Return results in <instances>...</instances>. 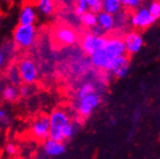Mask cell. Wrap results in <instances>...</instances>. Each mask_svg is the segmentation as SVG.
<instances>
[{"instance_id": "1", "label": "cell", "mask_w": 160, "mask_h": 159, "mask_svg": "<svg viewBox=\"0 0 160 159\" xmlns=\"http://www.w3.org/2000/svg\"><path fill=\"white\" fill-rule=\"evenodd\" d=\"M50 139L62 142L65 141L62 135L63 128L69 124V118L66 111L56 109L50 114Z\"/></svg>"}, {"instance_id": "2", "label": "cell", "mask_w": 160, "mask_h": 159, "mask_svg": "<svg viewBox=\"0 0 160 159\" xmlns=\"http://www.w3.org/2000/svg\"><path fill=\"white\" fill-rule=\"evenodd\" d=\"M105 53L108 59V65L106 67L107 71H111L112 66L115 60L126 55V47L124 44V40L119 37H110L108 38L107 44L105 46Z\"/></svg>"}, {"instance_id": "3", "label": "cell", "mask_w": 160, "mask_h": 159, "mask_svg": "<svg viewBox=\"0 0 160 159\" xmlns=\"http://www.w3.org/2000/svg\"><path fill=\"white\" fill-rule=\"evenodd\" d=\"M36 38V29L34 26L18 25L13 31V41L22 49H28L32 45Z\"/></svg>"}, {"instance_id": "4", "label": "cell", "mask_w": 160, "mask_h": 159, "mask_svg": "<svg viewBox=\"0 0 160 159\" xmlns=\"http://www.w3.org/2000/svg\"><path fill=\"white\" fill-rule=\"evenodd\" d=\"M30 132L32 137L39 142H46L50 139V119L49 116L42 115L36 118L31 124Z\"/></svg>"}, {"instance_id": "5", "label": "cell", "mask_w": 160, "mask_h": 159, "mask_svg": "<svg viewBox=\"0 0 160 159\" xmlns=\"http://www.w3.org/2000/svg\"><path fill=\"white\" fill-rule=\"evenodd\" d=\"M108 38L103 36H97L93 33H86L80 41V46H81L82 51L91 56L95 51L105 48L107 44Z\"/></svg>"}, {"instance_id": "6", "label": "cell", "mask_w": 160, "mask_h": 159, "mask_svg": "<svg viewBox=\"0 0 160 159\" xmlns=\"http://www.w3.org/2000/svg\"><path fill=\"white\" fill-rule=\"evenodd\" d=\"M17 66L19 67L22 81L23 83L27 85H31L36 81L38 76V71L33 61L25 58L21 60Z\"/></svg>"}, {"instance_id": "7", "label": "cell", "mask_w": 160, "mask_h": 159, "mask_svg": "<svg viewBox=\"0 0 160 159\" xmlns=\"http://www.w3.org/2000/svg\"><path fill=\"white\" fill-rule=\"evenodd\" d=\"M101 97L98 93H93L82 99H79L77 104L78 113L83 117H88L99 107Z\"/></svg>"}, {"instance_id": "8", "label": "cell", "mask_w": 160, "mask_h": 159, "mask_svg": "<svg viewBox=\"0 0 160 159\" xmlns=\"http://www.w3.org/2000/svg\"><path fill=\"white\" fill-rule=\"evenodd\" d=\"M155 22V19L153 16L150 14L148 8H141L136 11L132 18H131V23L138 28H147L150 27Z\"/></svg>"}, {"instance_id": "9", "label": "cell", "mask_w": 160, "mask_h": 159, "mask_svg": "<svg viewBox=\"0 0 160 159\" xmlns=\"http://www.w3.org/2000/svg\"><path fill=\"white\" fill-rule=\"evenodd\" d=\"M55 38L60 44L70 46L77 41V34L75 31L68 27H60L55 31Z\"/></svg>"}, {"instance_id": "10", "label": "cell", "mask_w": 160, "mask_h": 159, "mask_svg": "<svg viewBox=\"0 0 160 159\" xmlns=\"http://www.w3.org/2000/svg\"><path fill=\"white\" fill-rule=\"evenodd\" d=\"M123 40L126 47V52L130 55L138 53L143 45V39L142 35L139 32H136V31L127 33Z\"/></svg>"}, {"instance_id": "11", "label": "cell", "mask_w": 160, "mask_h": 159, "mask_svg": "<svg viewBox=\"0 0 160 159\" xmlns=\"http://www.w3.org/2000/svg\"><path fill=\"white\" fill-rule=\"evenodd\" d=\"M36 21V12L32 4L26 3L19 14V25L33 26Z\"/></svg>"}, {"instance_id": "12", "label": "cell", "mask_w": 160, "mask_h": 159, "mask_svg": "<svg viewBox=\"0 0 160 159\" xmlns=\"http://www.w3.org/2000/svg\"><path fill=\"white\" fill-rule=\"evenodd\" d=\"M43 150L46 155L50 157H57L66 152V147L63 142L49 139L43 142Z\"/></svg>"}, {"instance_id": "13", "label": "cell", "mask_w": 160, "mask_h": 159, "mask_svg": "<svg viewBox=\"0 0 160 159\" xmlns=\"http://www.w3.org/2000/svg\"><path fill=\"white\" fill-rule=\"evenodd\" d=\"M129 71V60L127 56H122L114 61L111 72L113 73L117 78H123L127 75Z\"/></svg>"}, {"instance_id": "14", "label": "cell", "mask_w": 160, "mask_h": 159, "mask_svg": "<svg viewBox=\"0 0 160 159\" xmlns=\"http://www.w3.org/2000/svg\"><path fill=\"white\" fill-rule=\"evenodd\" d=\"M90 62L95 67L100 69H106V67L108 65V59L103 48L95 51L90 56Z\"/></svg>"}, {"instance_id": "15", "label": "cell", "mask_w": 160, "mask_h": 159, "mask_svg": "<svg viewBox=\"0 0 160 159\" xmlns=\"http://www.w3.org/2000/svg\"><path fill=\"white\" fill-rule=\"evenodd\" d=\"M97 19H98V25L105 31H108L113 28L115 21L112 15H110L105 11H102L97 15Z\"/></svg>"}, {"instance_id": "16", "label": "cell", "mask_w": 160, "mask_h": 159, "mask_svg": "<svg viewBox=\"0 0 160 159\" xmlns=\"http://www.w3.org/2000/svg\"><path fill=\"white\" fill-rule=\"evenodd\" d=\"M2 99L3 101L7 102H16L19 97H21L20 95V89H18L17 86L14 85H7L4 87V89L2 90Z\"/></svg>"}, {"instance_id": "17", "label": "cell", "mask_w": 160, "mask_h": 159, "mask_svg": "<svg viewBox=\"0 0 160 159\" xmlns=\"http://www.w3.org/2000/svg\"><path fill=\"white\" fill-rule=\"evenodd\" d=\"M7 78H8V80L10 81L11 85H14V86H19L21 84V82H22L18 66L11 65L9 67H8Z\"/></svg>"}, {"instance_id": "18", "label": "cell", "mask_w": 160, "mask_h": 159, "mask_svg": "<svg viewBox=\"0 0 160 159\" xmlns=\"http://www.w3.org/2000/svg\"><path fill=\"white\" fill-rule=\"evenodd\" d=\"M121 6L122 4L119 0H102V11L112 16L120 11Z\"/></svg>"}, {"instance_id": "19", "label": "cell", "mask_w": 160, "mask_h": 159, "mask_svg": "<svg viewBox=\"0 0 160 159\" xmlns=\"http://www.w3.org/2000/svg\"><path fill=\"white\" fill-rule=\"evenodd\" d=\"M80 21L83 26L93 28L98 25V19H97V15L94 14L91 11H88L82 16H80Z\"/></svg>"}, {"instance_id": "20", "label": "cell", "mask_w": 160, "mask_h": 159, "mask_svg": "<svg viewBox=\"0 0 160 159\" xmlns=\"http://www.w3.org/2000/svg\"><path fill=\"white\" fill-rule=\"evenodd\" d=\"M93 93H96L95 84L92 82H85L80 86V88L78 89L77 98H78V100L82 99V98L88 96V95H90V94H93Z\"/></svg>"}, {"instance_id": "21", "label": "cell", "mask_w": 160, "mask_h": 159, "mask_svg": "<svg viewBox=\"0 0 160 159\" xmlns=\"http://www.w3.org/2000/svg\"><path fill=\"white\" fill-rule=\"evenodd\" d=\"M36 6L38 10L44 15H51L54 11L53 0H39Z\"/></svg>"}, {"instance_id": "22", "label": "cell", "mask_w": 160, "mask_h": 159, "mask_svg": "<svg viewBox=\"0 0 160 159\" xmlns=\"http://www.w3.org/2000/svg\"><path fill=\"white\" fill-rule=\"evenodd\" d=\"M88 3L89 9L94 14L98 15L102 11V0H85Z\"/></svg>"}, {"instance_id": "23", "label": "cell", "mask_w": 160, "mask_h": 159, "mask_svg": "<svg viewBox=\"0 0 160 159\" xmlns=\"http://www.w3.org/2000/svg\"><path fill=\"white\" fill-rule=\"evenodd\" d=\"M88 8H89V6H88V3L85 0H77L74 12L77 16H82L83 14L88 12Z\"/></svg>"}, {"instance_id": "24", "label": "cell", "mask_w": 160, "mask_h": 159, "mask_svg": "<svg viewBox=\"0 0 160 159\" xmlns=\"http://www.w3.org/2000/svg\"><path fill=\"white\" fill-rule=\"evenodd\" d=\"M148 10L150 14L153 16V18L156 20L160 17V2L159 1H153L148 7Z\"/></svg>"}, {"instance_id": "25", "label": "cell", "mask_w": 160, "mask_h": 159, "mask_svg": "<svg viewBox=\"0 0 160 159\" xmlns=\"http://www.w3.org/2000/svg\"><path fill=\"white\" fill-rule=\"evenodd\" d=\"M73 134H74V126L71 123L68 124L62 130V135H63V138H65V140L70 139L71 137L73 136Z\"/></svg>"}, {"instance_id": "26", "label": "cell", "mask_w": 160, "mask_h": 159, "mask_svg": "<svg viewBox=\"0 0 160 159\" xmlns=\"http://www.w3.org/2000/svg\"><path fill=\"white\" fill-rule=\"evenodd\" d=\"M17 150H18L17 147H16V145L12 144V142H9V144H7L4 147V152H5V153L8 154V155H10V156L15 155L16 153H17Z\"/></svg>"}, {"instance_id": "27", "label": "cell", "mask_w": 160, "mask_h": 159, "mask_svg": "<svg viewBox=\"0 0 160 159\" xmlns=\"http://www.w3.org/2000/svg\"><path fill=\"white\" fill-rule=\"evenodd\" d=\"M0 121H1L2 126H8L11 123V119L9 117V115L7 114V112L4 109L0 110Z\"/></svg>"}, {"instance_id": "28", "label": "cell", "mask_w": 160, "mask_h": 159, "mask_svg": "<svg viewBox=\"0 0 160 159\" xmlns=\"http://www.w3.org/2000/svg\"><path fill=\"white\" fill-rule=\"evenodd\" d=\"M29 92H30V87L29 85H22L21 86V88H20V95H21V97H23V98H26L28 97V95H29Z\"/></svg>"}, {"instance_id": "29", "label": "cell", "mask_w": 160, "mask_h": 159, "mask_svg": "<svg viewBox=\"0 0 160 159\" xmlns=\"http://www.w3.org/2000/svg\"><path fill=\"white\" fill-rule=\"evenodd\" d=\"M142 3V0H128V8L130 9H138Z\"/></svg>"}, {"instance_id": "30", "label": "cell", "mask_w": 160, "mask_h": 159, "mask_svg": "<svg viewBox=\"0 0 160 159\" xmlns=\"http://www.w3.org/2000/svg\"><path fill=\"white\" fill-rule=\"evenodd\" d=\"M91 33H93V34H95V35H97V36H102V34L105 33V30H103L99 25H97V26L94 27L92 28Z\"/></svg>"}, {"instance_id": "31", "label": "cell", "mask_w": 160, "mask_h": 159, "mask_svg": "<svg viewBox=\"0 0 160 159\" xmlns=\"http://www.w3.org/2000/svg\"><path fill=\"white\" fill-rule=\"evenodd\" d=\"M38 1H39V0H26V2H27V3L32 4V5L37 4V3H38Z\"/></svg>"}, {"instance_id": "32", "label": "cell", "mask_w": 160, "mask_h": 159, "mask_svg": "<svg viewBox=\"0 0 160 159\" xmlns=\"http://www.w3.org/2000/svg\"><path fill=\"white\" fill-rule=\"evenodd\" d=\"M120 2H121V4L123 5V6H128V0H119Z\"/></svg>"}, {"instance_id": "33", "label": "cell", "mask_w": 160, "mask_h": 159, "mask_svg": "<svg viewBox=\"0 0 160 159\" xmlns=\"http://www.w3.org/2000/svg\"><path fill=\"white\" fill-rule=\"evenodd\" d=\"M3 1L5 2V3H7V4H12L15 0H3Z\"/></svg>"}]
</instances>
